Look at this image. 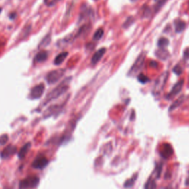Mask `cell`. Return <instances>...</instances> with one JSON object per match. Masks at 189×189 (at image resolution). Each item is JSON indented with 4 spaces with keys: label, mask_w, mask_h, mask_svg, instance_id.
Returning a JSON list of instances; mask_svg holds the SVG:
<instances>
[{
    "label": "cell",
    "mask_w": 189,
    "mask_h": 189,
    "mask_svg": "<svg viewBox=\"0 0 189 189\" xmlns=\"http://www.w3.org/2000/svg\"><path fill=\"white\" fill-rule=\"evenodd\" d=\"M166 0H160V2H159V4H158V5H159V7H161L163 4H164V2H166Z\"/></svg>",
    "instance_id": "cell-27"
},
{
    "label": "cell",
    "mask_w": 189,
    "mask_h": 189,
    "mask_svg": "<svg viewBox=\"0 0 189 189\" xmlns=\"http://www.w3.org/2000/svg\"><path fill=\"white\" fill-rule=\"evenodd\" d=\"M65 83H66V81H64L60 85H58L57 87L53 89V91H51L49 93V94L47 95V98H46L47 102L50 101L53 99H56V98H58L59 96H61V94H63L64 93H65L67 91L69 86Z\"/></svg>",
    "instance_id": "cell-2"
},
{
    "label": "cell",
    "mask_w": 189,
    "mask_h": 189,
    "mask_svg": "<svg viewBox=\"0 0 189 189\" xmlns=\"http://www.w3.org/2000/svg\"><path fill=\"white\" fill-rule=\"evenodd\" d=\"M66 70L64 69H58L50 72L46 76V80L50 84H56L58 82L65 74Z\"/></svg>",
    "instance_id": "cell-3"
},
{
    "label": "cell",
    "mask_w": 189,
    "mask_h": 189,
    "mask_svg": "<svg viewBox=\"0 0 189 189\" xmlns=\"http://www.w3.org/2000/svg\"><path fill=\"white\" fill-rule=\"evenodd\" d=\"M16 151H17V149H16L15 145H9L2 151V153H1V158L2 159H7L13 155L14 154H16Z\"/></svg>",
    "instance_id": "cell-8"
},
{
    "label": "cell",
    "mask_w": 189,
    "mask_h": 189,
    "mask_svg": "<svg viewBox=\"0 0 189 189\" xmlns=\"http://www.w3.org/2000/svg\"><path fill=\"white\" fill-rule=\"evenodd\" d=\"M137 80L140 81L141 84H145L148 81H149V78L146 76V75H143V74H140L137 77Z\"/></svg>",
    "instance_id": "cell-22"
},
{
    "label": "cell",
    "mask_w": 189,
    "mask_h": 189,
    "mask_svg": "<svg viewBox=\"0 0 189 189\" xmlns=\"http://www.w3.org/2000/svg\"><path fill=\"white\" fill-rule=\"evenodd\" d=\"M186 28V23L182 21H177L175 22V31L177 33H181Z\"/></svg>",
    "instance_id": "cell-15"
},
{
    "label": "cell",
    "mask_w": 189,
    "mask_h": 189,
    "mask_svg": "<svg viewBox=\"0 0 189 189\" xmlns=\"http://www.w3.org/2000/svg\"><path fill=\"white\" fill-rule=\"evenodd\" d=\"M168 43H169V42H168V39L163 37V38H160L158 40V47L160 48H165L168 45Z\"/></svg>",
    "instance_id": "cell-17"
},
{
    "label": "cell",
    "mask_w": 189,
    "mask_h": 189,
    "mask_svg": "<svg viewBox=\"0 0 189 189\" xmlns=\"http://www.w3.org/2000/svg\"><path fill=\"white\" fill-rule=\"evenodd\" d=\"M184 57L186 58H189V49H187L185 51V53H184Z\"/></svg>",
    "instance_id": "cell-26"
},
{
    "label": "cell",
    "mask_w": 189,
    "mask_h": 189,
    "mask_svg": "<svg viewBox=\"0 0 189 189\" xmlns=\"http://www.w3.org/2000/svg\"><path fill=\"white\" fill-rule=\"evenodd\" d=\"M136 179H137V175H135V177H133L132 178L129 179L128 180H126L124 183V187L125 188L132 187V186H134V183H135Z\"/></svg>",
    "instance_id": "cell-19"
},
{
    "label": "cell",
    "mask_w": 189,
    "mask_h": 189,
    "mask_svg": "<svg viewBox=\"0 0 189 189\" xmlns=\"http://www.w3.org/2000/svg\"><path fill=\"white\" fill-rule=\"evenodd\" d=\"M95 1H97V0H95Z\"/></svg>",
    "instance_id": "cell-31"
},
{
    "label": "cell",
    "mask_w": 189,
    "mask_h": 189,
    "mask_svg": "<svg viewBox=\"0 0 189 189\" xmlns=\"http://www.w3.org/2000/svg\"><path fill=\"white\" fill-rule=\"evenodd\" d=\"M50 39H51V37H50V35H47L45 37H44V39H42V41L41 42V44H40V47L42 46V47H45V46L48 45V44L50 43Z\"/></svg>",
    "instance_id": "cell-20"
},
{
    "label": "cell",
    "mask_w": 189,
    "mask_h": 189,
    "mask_svg": "<svg viewBox=\"0 0 189 189\" xmlns=\"http://www.w3.org/2000/svg\"><path fill=\"white\" fill-rule=\"evenodd\" d=\"M49 161L44 156H39L35 159L34 163H32V166L36 169H43L47 166Z\"/></svg>",
    "instance_id": "cell-7"
},
{
    "label": "cell",
    "mask_w": 189,
    "mask_h": 189,
    "mask_svg": "<svg viewBox=\"0 0 189 189\" xmlns=\"http://www.w3.org/2000/svg\"><path fill=\"white\" fill-rule=\"evenodd\" d=\"M8 140V136L7 135H3L0 137V145H5Z\"/></svg>",
    "instance_id": "cell-23"
},
{
    "label": "cell",
    "mask_w": 189,
    "mask_h": 189,
    "mask_svg": "<svg viewBox=\"0 0 189 189\" xmlns=\"http://www.w3.org/2000/svg\"><path fill=\"white\" fill-rule=\"evenodd\" d=\"M145 53H141L138 58H137V60L135 61L134 64L132 65V67H131V69H130L129 75H136V74L142 68H143L144 64V61H145Z\"/></svg>",
    "instance_id": "cell-5"
},
{
    "label": "cell",
    "mask_w": 189,
    "mask_h": 189,
    "mask_svg": "<svg viewBox=\"0 0 189 189\" xmlns=\"http://www.w3.org/2000/svg\"><path fill=\"white\" fill-rule=\"evenodd\" d=\"M173 72L175 74H177V75H180V74L182 73V68H181L179 65H177V66L173 69Z\"/></svg>",
    "instance_id": "cell-25"
},
{
    "label": "cell",
    "mask_w": 189,
    "mask_h": 189,
    "mask_svg": "<svg viewBox=\"0 0 189 189\" xmlns=\"http://www.w3.org/2000/svg\"><path fill=\"white\" fill-rule=\"evenodd\" d=\"M58 0H53V2H51V3H52V5H53V2H58Z\"/></svg>",
    "instance_id": "cell-28"
},
{
    "label": "cell",
    "mask_w": 189,
    "mask_h": 189,
    "mask_svg": "<svg viewBox=\"0 0 189 189\" xmlns=\"http://www.w3.org/2000/svg\"><path fill=\"white\" fill-rule=\"evenodd\" d=\"M39 179L36 176H31L20 182V188H33L39 186Z\"/></svg>",
    "instance_id": "cell-4"
},
{
    "label": "cell",
    "mask_w": 189,
    "mask_h": 189,
    "mask_svg": "<svg viewBox=\"0 0 189 189\" xmlns=\"http://www.w3.org/2000/svg\"><path fill=\"white\" fill-rule=\"evenodd\" d=\"M103 36V30L100 28L98 29L94 34V36H93V39L94 40H99L102 38V36Z\"/></svg>",
    "instance_id": "cell-18"
},
{
    "label": "cell",
    "mask_w": 189,
    "mask_h": 189,
    "mask_svg": "<svg viewBox=\"0 0 189 189\" xmlns=\"http://www.w3.org/2000/svg\"><path fill=\"white\" fill-rule=\"evenodd\" d=\"M47 56H48V53H47L46 50H42L40 52L37 53L36 56H35V60L36 62H43V61H45L47 58Z\"/></svg>",
    "instance_id": "cell-11"
},
{
    "label": "cell",
    "mask_w": 189,
    "mask_h": 189,
    "mask_svg": "<svg viewBox=\"0 0 189 189\" xmlns=\"http://www.w3.org/2000/svg\"><path fill=\"white\" fill-rule=\"evenodd\" d=\"M131 2H136V1H137V0H131Z\"/></svg>",
    "instance_id": "cell-29"
},
{
    "label": "cell",
    "mask_w": 189,
    "mask_h": 189,
    "mask_svg": "<svg viewBox=\"0 0 189 189\" xmlns=\"http://www.w3.org/2000/svg\"><path fill=\"white\" fill-rule=\"evenodd\" d=\"M45 86L43 84H39L31 89L30 93V98L31 99H39L44 94Z\"/></svg>",
    "instance_id": "cell-6"
},
{
    "label": "cell",
    "mask_w": 189,
    "mask_h": 189,
    "mask_svg": "<svg viewBox=\"0 0 189 189\" xmlns=\"http://www.w3.org/2000/svg\"><path fill=\"white\" fill-rule=\"evenodd\" d=\"M156 187H157V186H156L155 181L151 178L148 180V182H146L145 186V188H155Z\"/></svg>",
    "instance_id": "cell-21"
},
{
    "label": "cell",
    "mask_w": 189,
    "mask_h": 189,
    "mask_svg": "<svg viewBox=\"0 0 189 189\" xmlns=\"http://www.w3.org/2000/svg\"><path fill=\"white\" fill-rule=\"evenodd\" d=\"M106 50H107L106 48H104V47H102V48H101V49L98 50L96 53L93 55L92 58V60H91V62L93 65L96 64L98 62L100 61V60L101 59L102 57L103 56V55L105 54Z\"/></svg>",
    "instance_id": "cell-10"
},
{
    "label": "cell",
    "mask_w": 189,
    "mask_h": 189,
    "mask_svg": "<svg viewBox=\"0 0 189 189\" xmlns=\"http://www.w3.org/2000/svg\"><path fill=\"white\" fill-rule=\"evenodd\" d=\"M168 72H163L162 75H160L159 78L156 80L154 88H153V94H154L155 96L159 95V94L162 92L165 85L166 84V81L167 80H168Z\"/></svg>",
    "instance_id": "cell-1"
},
{
    "label": "cell",
    "mask_w": 189,
    "mask_h": 189,
    "mask_svg": "<svg viewBox=\"0 0 189 189\" xmlns=\"http://www.w3.org/2000/svg\"><path fill=\"white\" fill-rule=\"evenodd\" d=\"M134 21V19L132 17H129L127 19V20L126 21V22L123 24V27H129L130 26V25L133 23Z\"/></svg>",
    "instance_id": "cell-24"
},
{
    "label": "cell",
    "mask_w": 189,
    "mask_h": 189,
    "mask_svg": "<svg viewBox=\"0 0 189 189\" xmlns=\"http://www.w3.org/2000/svg\"><path fill=\"white\" fill-rule=\"evenodd\" d=\"M166 145V147L163 148V149L165 150V151L162 152V156H163V158H167L172 155V152H173V151H172V147H171L169 145Z\"/></svg>",
    "instance_id": "cell-16"
},
{
    "label": "cell",
    "mask_w": 189,
    "mask_h": 189,
    "mask_svg": "<svg viewBox=\"0 0 189 189\" xmlns=\"http://www.w3.org/2000/svg\"><path fill=\"white\" fill-rule=\"evenodd\" d=\"M1 11H2V8H0V13H1Z\"/></svg>",
    "instance_id": "cell-30"
},
{
    "label": "cell",
    "mask_w": 189,
    "mask_h": 189,
    "mask_svg": "<svg viewBox=\"0 0 189 189\" xmlns=\"http://www.w3.org/2000/svg\"><path fill=\"white\" fill-rule=\"evenodd\" d=\"M183 84H184L183 80H181L180 81H179L178 83H177V84L173 86V88L172 89V90H171V92H169V94L167 95V98H172V97L175 96V95H177L178 93L180 92V91L182 89V86H183Z\"/></svg>",
    "instance_id": "cell-9"
},
{
    "label": "cell",
    "mask_w": 189,
    "mask_h": 189,
    "mask_svg": "<svg viewBox=\"0 0 189 189\" xmlns=\"http://www.w3.org/2000/svg\"><path fill=\"white\" fill-rule=\"evenodd\" d=\"M185 98H186V97L184 96V95H182V96L180 97L177 100H176L174 102L169 108L170 112L172 110H174V109H177L178 107H180V106L181 104L183 103L184 100H185Z\"/></svg>",
    "instance_id": "cell-14"
},
{
    "label": "cell",
    "mask_w": 189,
    "mask_h": 189,
    "mask_svg": "<svg viewBox=\"0 0 189 189\" xmlns=\"http://www.w3.org/2000/svg\"><path fill=\"white\" fill-rule=\"evenodd\" d=\"M30 147H31V143H27L25 144V145L20 149L19 152L18 154L19 158V159H23V158H25V156H26L27 154L29 149H30Z\"/></svg>",
    "instance_id": "cell-12"
},
{
    "label": "cell",
    "mask_w": 189,
    "mask_h": 189,
    "mask_svg": "<svg viewBox=\"0 0 189 189\" xmlns=\"http://www.w3.org/2000/svg\"><path fill=\"white\" fill-rule=\"evenodd\" d=\"M67 56H68V52H62V53H61L56 57L54 60V64L56 65H60L64 61Z\"/></svg>",
    "instance_id": "cell-13"
}]
</instances>
